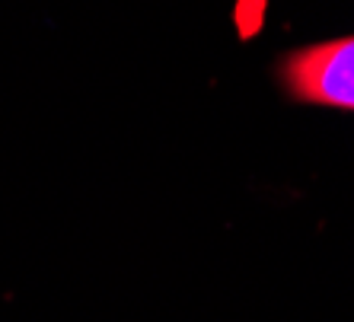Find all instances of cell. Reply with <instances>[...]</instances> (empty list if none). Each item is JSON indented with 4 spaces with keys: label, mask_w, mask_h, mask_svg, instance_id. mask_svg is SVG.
I'll list each match as a JSON object with an SVG mask.
<instances>
[{
    "label": "cell",
    "mask_w": 354,
    "mask_h": 322,
    "mask_svg": "<svg viewBox=\"0 0 354 322\" xmlns=\"http://www.w3.org/2000/svg\"><path fill=\"white\" fill-rule=\"evenodd\" d=\"M281 74L297 100L354 108V35L294 51Z\"/></svg>",
    "instance_id": "obj_1"
}]
</instances>
